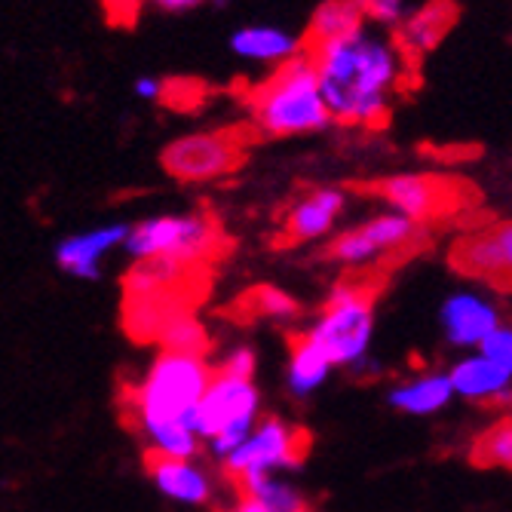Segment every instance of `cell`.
Segmentation results:
<instances>
[{"label":"cell","instance_id":"obj_17","mask_svg":"<svg viewBox=\"0 0 512 512\" xmlns=\"http://www.w3.org/2000/svg\"><path fill=\"white\" fill-rule=\"evenodd\" d=\"M230 50L234 56L255 62V65H286L307 53L304 37L289 34L276 25H243L230 34Z\"/></svg>","mask_w":512,"mask_h":512},{"label":"cell","instance_id":"obj_19","mask_svg":"<svg viewBox=\"0 0 512 512\" xmlns=\"http://www.w3.org/2000/svg\"><path fill=\"white\" fill-rule=\"evenodd\" d=\"M335 362L325 356V350L304 332L295 335L289 344V368H286V384L292 390V396L307 399L313 396L325 381H329Z\"/></svg>","mask_w":512,"mask_h":512},{"label":"cell","instance_id":"obj_26","mask_svg":"<svg viewBox=\"0 0 512 512\" xmlns=\"http://www.w3.org/2000/svg\"><path fill=\"white\" fill-rule=\"evenodd\" d=\"M362 16L378 28H399L408 13V0H356Z\"/></svg>","mask_w":512,"mask_h":512},{"label":"cell","instance_id":"obj_16","mask_svg":"<svg viewBox=\"0 0 512 512\" xmlns=\"http://www.w3.org/2000/svg\"><path fill=\"white\" fill-rule=\"evenodd\" d=\"M126 237H129L126 224H108V227L86 230V234H74L56 246V264L77 279H99L102 258L120 243H126Z\"/></svg>","mask_w":512,"mask_h":512},{"label":"cell","instance_id":"obj_4","mask_svg":"<svg viewBox=\"0 0 512 512\" xmlns=\"http://www.w3.org/2000/svg\"><path fill=\"white\" fill-rule=\"evenodd\" d=\"M258 411L261 393L255 387V378H237L215 368L197 405V436L209 442V451L218 460H224L258 427Z\"/></svg>","mask_w":512,"mask_h":512},{"label":"cell","instance_id":"obj_22","mask_svg":"<svg viewBox=\"0 0 512 512\" xmlns=\"http://www.w3.org/2000/svg\"><path fill=\"white\" fill-rule=\"evenodd\" d=\"M470 454L479 467L512 473V414H503L494 424H488V430H482L473 442Z\"/></svg>","mask_w":512,"mask_h":512},{"label":"cell","instance_id":"obj_24","mask_svg":"<svg viewBox=\"0 0 512 512\" xmlns=\"http://www.w3.org/2000/svg\"><path fill=\"white\" fill-rule=\"evenodd\" d=\"M163 344V350L169 353H191V356H203L209 341H206V332H203V325L191 316V313H175L166 325H163V332L157 338Z\"/></svg>","mask_w":512,"mask_h":512},{"label":"cell","instance_id":"obj_23","mask_svg":"<svg viewBox=\"0 0 512 512\" xmlns=\"http://www.w3.org/2000/svg\"><path fill=\"white\" fill-rule=\"evenodd\" d=\"M240 494L258 500V503H261L264 509H270V512H307L304 497H301L286 479H279V476L252 479V482L240 485Z\"/></svg>","mask_w":512,"mask_h":512},{"label":"cell","instance_id":"obj_13","mask_svg":"<svg viewBox=\"0 0 512 512\" xmlns=\"http://www.w3.org/2000/svg\"><path fill=\"white\" fill-rule=\"evenodd\" d=\"M347 209V191L341 188H313L298 197L283 218V240L286 243H313L329 237L338 218Z\"/></svg>","mask_w":512,"mask_h":512},{"label":"cell","instance_id":"obj_15","mask_svg":"<svg viewBox=\"0 0 512 512\" xmlns=\"http://www.w3.org/2000/svg\"><path fill=\"white\" fill-rule=\"evenodd\" d=\"M145 460H148V476H151V482L169 500L184 503V506H203V503L212 500L215 485H212L209 473L203 467H197L194 460L163 457V454H151V451H148Z\"/></svg>","mask_w":512,"mask_h":512},{"label":"cell","instance_id":"obj_30","mask_svg":"<svg viewBox=\"0 0 512 512\" xmlns=\"http://www.w3.org/2000/svg\"><path fill=\"white\" fill-rule=\"evenodd\" d=\"M132 92L138 99H145V102H160L166 96V83L160 77H154V74H142V77H135Z\"/></svg>","mask_w":512,"mask_h":512},{"label":"cell","instance_id":"obj_3","mask_svg":"<svg viewBox=\"0 0 512 512\" xmlns=\"http://www.w3.org/2000/svg\"><path fill=\"white\" fill-rule=\"evenodd\" d=\"M252 120L258 132L270 138H289L319 132L332 123V114L325 108L316 68L310 56H298L286 65H279L270 77H264L252 89Z\"/></svg>","mask_w":512,"mask_h":512},{"label":"cell","instance_id":"obj_9","mask_svg":"<svg viewBox=\"0 0 512 512\" xmlns=\"http://www.w3.org/2000/svg\"><path fill=\"white\" fill-rule=\"evenodd\" d=\"M417 240H421V224L387 209L338 234L329 243V249H325V255L344 267L359 270V267L393 261L396 255L408 252Z\"/></svg>","mask_w":512,"mask_h":512},{"label":"cell","instance_id":"obj_20","mask_svg":"<svg viewBox=\"0 0 512 512\" xmlns=\"http://www.w3.org/2000/svg\"><path fill=\"white\" fill-rule=\"evenodd\" d=\"M451 399H454V387H451V378L442 375V371H424V375H414L390 390V405L414 417L436 414Z\"/></svg>","mask_w":512,"mask_h":512},{"label":"cell","instance_id":"obj_18","mask_svg":"<svg viewBox=\"0 0 512 512\" xmlns=\"http://www.w3.org/2000/svg\"><path fill=\"white\" fill-rule=\"evenodd\" d=\"M457 4L451 0H430V4L417 7L414 13L405 16V22L396 31V40L402 46V53L414 62L417 56L430 53L433 46L442 43V37L451 31V25L457 22Z\"/></svg>","mask_w":512,"mask_h":512},{"label":"cell","instance_id":"obj_7","mask_svg":"<svg viewBox=\"0 0 512 512\" xmlns=\"http://www.w3.org/2000/svg\"><path fill=\"white\" fill-rule=\"evenodd\" d=\"M310 451V436L298 430L295 424H286L283 417H264L258 427L249 433V439L221 460L224 473L230 476L237 488L264 479V476H279L283 470H292L307 457Z\"/></svg>","mask_w":512,"mask_h":512},{"label":"cell","instance_id":"obj_12","mask_svg":"<svg viewBox=\"0 0 512 512\" xmlns=\"http://www.w3.org/2000/svg\"><path fill=\"white\" fill-rule=\"evenodd\" d=\"M439 325L445 341L460 350H482V344L500 329V310L491 298L479 292H454L439 310Z\"/></svg>","mask_w":512,"mask_h":512},{"label":"cell","instance_id":"obj_28","mask_svg":"<svg viewBox=\"0 0 512 512\" xmlns=\"http://www.w3.org/2000/svg\"><path fill=\"white\" fill-rule=\"evenodd\" d=\"M218 371H227V375H237V378H255V353L246 347L230 350L221 362Z\"/></svg>","mask_w":512,"mask_h":512},{"label":"cell","instance_id":"obj_5","mask_svg":"<svg viewBox=\"0 0 512 512\" xmlns=\"http://www.w3.org/2000/svg\"><path fill=\"white\" fill-rule=\"evenodd\" d=\"M375 286L368 283H341L325 301L319 319L307 335L325 350L335 365H359L368 356L375 338Z\"/></svg>","mask_w":512,"mask_h":512},{"label":"cell","instance_id":"obj_27","mask_svg":"<svg viewBox=\"0 0 512 512\" xmlns=\"http://www.w3.org/2000/svg\"><path fill=\"white\" fill-rule=\"evenodd\" d=\"M482 353L491 356L506 375L512 378V325H500V329L482 344Z\"/></svg>","mask_w":512,"mask_h":512},{"label":"cell","instance_id":"obj_11","mask_svg":"<svg viewBox=\"0 0 512 512\" xmlns=\"http://www.w3.org/2000/svg\"><path fill=\"white\" fill-rule=\"evenodd\" d=\"M448 258L454 270L476 279V283L512 289V221H494L463 234L451 246Z\"/></svg>","mask_w":512,"mask_h":512},{"label":"cell","instance_id":"obj_6","mask_svg":"<svg viewBox=\"0 0 512 512\" xmlns=\"http://www.w3.org/2000/svg\"><path fill=\"white\" fill-rule=\"evenodd\" d=\"M218 224L206 215H157L129 227L126 249L135 261H172L197 270L218 252Z\"/></svg>","mask_w":512,"mask_h":512},{"label":"cell","instance_id":"obj_31","mask_svg":"<svg viewBox=\"0 0 512 512\" xmlns=\"http://www.w3.org/2000/svg\"><path fill=\"white\" fill-rule=\"evenodd\" d=\"M154 7H160L163 13H188L194 7H200L203 0H151Z\"/></svg>","mask_w":512,"mask_h":512},{"label":"cell","instance_id":"obj_1","mask_svg":"<svg viewBox=\"0 0 512 512\" xmlns=\"http://www.w3.org/2000/svg\"><path fill=\"white\" fill-rule=\"evenodd\" d=\"M325 108L344 126H381L393 111V96L405 86L411 59L384 28L353 34L307 50Z\"/></svg>","mask_w":512,"mask_h":512},{"label":"cell","instance_id":"obj_8","mask_svg":"<svg viewBox=\"0 0 512 512\" xmlns=\"http://www.w3.org/2000/svg\"><path fill=\"white\" fill-rule=\"evenodd\" d=\"M246 157L237 129H203L181 135L163 151V169L184 184H206L234 172Z\"/></svg>","mask_w":512,"mask_h":512},{"label":"cell","instance_id":"obj_32","mask_svg":"<svg viewBox=\"0 0 512 512\" xmlns=\"http://www.w3.org/2000/svg\"><path fill=\"white\" fill-rule=\"evenodd\" d=\"M224 512H270V509H264L258 500H252V497H243V494H240V500H237L234 506H230V509H224Z\"/></svg>","mask_w":512,"mask_h":512},{"label":"cell","instance_id":"obj_14","mask_svg":"<svg viewBox=\"0 0 512 512\" xmlns=\"http://www.w3.org/2000/svg\"><path fill=\"white\" fill-rule=\"evenodd\" d=\"M448 378H451L454 396L467 402L488 405V408L512 405V378L482 350L457 359L454 368L448 371Z\"/></svg>","mask_w":512,"mask_h":512},{"label":"cell","instance_id":"obj_2","mask_svg":"<svg viewBox=\"0 0 512 512\" xmlns=\"http://www.w3.org/2000/svg\"><path fill=\"white\" fill-rule=\"evenodd\" d=\"M212 368L203 356L163 350L142 384L126 393V411L148 439L151 454L184 457L197 454V405L209 387Z\"/></svg>","mask_w":512,"mask_h":512},{"label":"cell","instance_id":"obj_29","mask_svg":"<svg viewBox=\"0 0 512 512\" xmlns=\"http://www.w3.org/2000/svg\"><path fill=\"white\" fill-rule=\"evenodd\" d=\"M102 4H105V13L114 25H132L138 10L145 7V0H102Z\"/></svg>","mask_w":512,"mask_h":512},{"label":"cell","instance_id":"obj_25","mask_svg":"<svg viewBox=\"0 0 512 512\" xmlns=\"http://www.w3.org/2000/svg\"><path fill=\"white\" fill-rule=\"evenodd\" d=\"M246 307L252 310V316H264V319H295L298 316L295 298H289L283 289H273V286L252 289L246 298Z\"/></svg>","mask_w":512,"mask_h":512},{"label":"cell","instance_id":"obj_21","mask_svg":"<svg viewBox=\"0 0 512 512\" xmlns=\"http://www.w3.org/2000/svg\"><path fill=\"white\" fill-rule=\"evenodd\" d=\"M362 25H365V16H362L356 0H325V4L316 7V13L310 19V31L304 37V46L313 50V46L341 40Z\"/></svg>","mask_w":512,"mask_h":512},{"label":"cell","instance_id":"obj_10","mask_svg":"<svg viewBox=\"0 0 512 512\" xmlns=\"http://www.w3.org/2000/svg\"><path fill=\"white\" fill-rule=\"evenodd\" d=\"M375 191L390 212H399L414 224L454 215L463 206L460 184L439 175H390L375 184Z\"/></svg>","mask_w":512,"mask_h":512}]
</instances>
